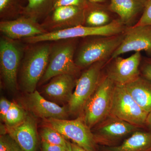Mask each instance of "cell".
I'll list each match as a JSON object with an SVG mask.
<instances>
[{
  "instance_id": "6da1fadb",
  "label": "cell",
  "mask_w": 151,
  "mask_h": 151,
  "mask_svg": "<svg viewBox=\"0 0 151 151\" xmlns=\"http://www.w3.org/2000/svg\"><path fill=\"white\" fill-rule=\"evenodd\" d=\"M124 36L125 32L116 35L84 37L76 50V64L81 69L95 63L109 60L122 43Z\"/></svg>"
},
{
  "instance_id": "7a4b0ae2",
  "label": "cell",
  "mask_w": 151,
  "mask_h": 151,
  "mask_svg": "<svg viewBox=\"0 0 151 151\" xmlns=\"http://www.w3.org/2000/svg\"><path fill=\"white\" fill-rule=\"evenodd\" d=\"M32 44L25 50L21 68L20 82L25 92L32 93L45 73L48 65L51 44Z\"/></svg>"
},
{
  "instance_id": "3957f363",
  "label": "cell",
  "mask_w": 151,
  "mask_h": 151,
  "mask_svg": "<svg viewBox=\"0 0 151 151\" xmlns=\"http://www.w3.org/2000/svg\"><path fill=\"white\" fill-rule=\"evenodd\" d=\"M78 38L55 41L51 44L48 65L40 80L45 83L60 74L76 76L81 70L74 61Z\"/></svg>"
},
{
  "instance_id": "277c9868",
  "label": "cell",
  "mask_w": 151,
  "mask_h": 151,
  "mask_svg": "<svg viewBox=\"0 0 151 151\" xmlns=\"http://www.w3.org/2000/svg\"><path fill=\"white\" fill-rule=\"evenodd\" d=\"M116 84L105 74L89 98L83 110L82 117L85 124L92 129L107 118L111 113Z\"/></svg>"
},
{
  "instance_id": "5b68a950",
  "label": "cell",
  "mask_w": 151,
  "mask_h": 151,
  "mask_svg": "<svg viewBox=\"0 0 151 151\" xmlns=\"http://www.w3.org/2000/svg\"><path fill=\"white\" fill-rule=\"evenodd\" d=\"M127 27L119 18L110 24L102 27H92L79 25L67 29L47 32L41 35L25 39L23 40L27 43L32 44L95 36L114 35L124 32Z\"/></svg>"
},
{
  "instance_id": "8992f818",
  "label": "cell",
  "mask_w": 151,
  "mask_h": 151,
  "mask_svg": "<svg viewBox=\"0 0 151 151\" xmlns=\"http://www.w3.org/2000/svg\"><path fill=\"white\" fill-rule=\"evenodd\" d=\"M108 60L90 65L76 80L75 90L68 101V111L73 114L83 112L85 105L97 88Z\"/></svg>"
},
{
  "instance_id": "52a82bcc",
  "label": "cell",
  "mask_w": 151,
  "mask_h": 151,
  "mask_svg": "<svg viewBox=\"0 0 151 151\" xmlns=\"http://www.w3.org/2000/svg\"><path fill=\"white\" fill-rule=\"evenodd\" d=\"M110 115L139 128H146L148 113L136 103L125 85L116 84Z\"/></svg>"
},
{
  "instance_id": "ba28073f",
  "label": "cell",
  "mask_w": 151,
  "mask_h": 151,
  "mask_svg": "<svg viewBox=\"0 0 151 151\" xmlns=\"http://www.w3.org/2000/svg\"><path fill=\"white\" fill-rule=\"evenodd\" d=\"M24 55V49L17 40L4 36L0 40V68L3 81L8 89L16 91L17 73Z\"/></svg>"
},
{
  "instance_id": "9c48e42d",
  "label": "cell",
  "mask_w": 151,
  "mask_h": 151,
  "mask_svg": "<svg viewBox=\"0 0 151 151\" xmlns=\"http://www.w3.org/2000/svg\"><path fill=\"white\" fill-rule=\"evenodd\" d=\"M47 125L54 128L65 139H70L88 151H97V144L91 129L85 124L83 118L72 120L45 119Z\"/></svg>"
},
{
  "instance_id": "30bf717a",
  "label": "cell",
  "mask_w": 151,
  "mask_h": 151,
  "mask_svg": "<svg viewBox=\"0 0 151 151\" xmlns=\"http://www.w3.org/2000/svg\"><path fill=\"white\" fill-rule=\"evenodd\" d=\"M142 57L137 52L124 58L120 56L109 59L106 63L105 75L116 84L126 85L137 78Z\"/></svg>"
},
{
  "instance_id": "8fae6325",
  "label": "cell",
  "mask_w": 151,
  "mask_h": 151,
  "mask_svg": "<svg viewBox=\"0 0 151 151\" xmlns=\"http://www.w3.org/2000/svg\"><path fill=\"white\" fill-rule=\"evenodd\" d=\"M96 126L92 131L94 140L97 145L105 147L115 146L122 138L139 129L111 115Z\"/></svg>"
},
{
  "instance_id": "7c38bea8",
  "label": "cell",
  "mask_w": 151,
  "mask_h": 151,
  "mask_svg": "<svg viewBox=\"0 0 151 151\" xmlns=\"http://www.w3.org/2000/svg\"><path fill=\"white\" fill-rule=\"evenodd\" d=\"M84 8L60 6L53 9L41 24L49 32L84 25Z\"/></svg>"
},
{
  "instance_id": "4fadbf2b",
  "label": "cell",
  "mask_w": 151,
  "mask_h": 151,
  "mask_svg": "<svg viewBox=\"0 0 151 151\" xmlns=\"http://www.w3.org/2000/svg\"><path fill=\"white\" fill-rule=\"evenodd\" d=\"M0 31L4 36L14 40H23L48 32L37 21L24 15L1 21Z\"/></svg>"
},
{
  "instance_id": "5bb4252c",
  "label": "cell",
  "mask_w": 151,
  "mask_h": 151,
  "mask_svg": "<svg viewBox=\"0 0 151 151\" xmlns=\"http://www.w3.org/2000/svg\"><path fill=\"white\" fill-rule=\"evenodd\" d=\"M142 51L151 56V25H133L127 27L124 39L110 59L129 52Z\"/></svg>"
},
{
  "instance_id": "9a60e30c",
  "label": "cell",
  "mask_w": 151,
  "mask_h": 151,
  "mask_svg": "<svg viewBox=\"0 0 151 151\" xmlns=\"http://www.w3.org/2000/svg\"><path fill=\"white\" fill-rule=\"evenodd\" d=\"M11 135L23 151H37L38 137L36 122L34 118L28 114L22 123L15 127H6Z\"/></svg>"
},
{
  "instance_id": "2e32d148",
  "label": "cell",
  "mask_w": 151,
  "mask_h": 151,
  "mask_svg": "<svg viewBox=\"0 0 151 151\" xmlns=\"http://www.w3.org/2000/svg\"><path fill=\"white\" fill-rule=\"evenodd\" d=\"M29 94L28 107L35 116L45 120L50 118L66 119L69 111L67 108L46 100L37 90Z\"/></svg>"
},
{
  "instance_id": "e0dca14e",
  "label": "cell",
  "mask_w": 151,
  "mask_h": 151,
  "mask_svg": "<svg viewBox=\"0 0 151 151\" xmlns=\"http://www.w3.org/2000/svg\"><path fill=\"white\" fill-rule=\"evenodd\" d=\"M84 26L99 27L110 24L119 17L111 10L109 2L106 3L87 1L84 8Z\"/></svg>"
},
{
  "instance_id": "ac0fdd59",
  "label": "cell",
  "mask_w": 151,
  "mask_h": 151,
  "mask_svg": "<svg viewBox=\"0 0 151 151\" xmlns=\"http://www.w3.org/2000/svg\"><path fill=\"white\" fill-rule=\"evenodd\" d=\"M75 77L67 74L55 76L44 87V93L52 100L68 102L76 84Z\"/></svg>"
},
{
  "instance_id": "d6986e66",
  "label": "cell",
  "mask_w": 151,
  "mask_h": 151,
  "mask_svg": "<svg viewBox=\"0 0 151 151\" xmlns=\"http://www.w3.org/2000/svg\"><path fill=\"white\" fill-rule=\"evenodd\" d=\"M145 0H109V7L126 26L133 23L142 14Z\"/></svg>"
},
{
  "instance_id": "ffe728a7",
  "label": "cell",
  "mask_w": 151,
  "mask_h": 151,
  "mask_svg": "<svg viewBox=\"0 0 151 151\" xmlns=\"http://www.w3.org/2000/svg\"><path fill=\"white\" fill-rule=\"evenodd\" d=\"M127 90L142 109L151 112V81L140 75L125 85Z\"/></svg>"
},
{
  "instance_id": "44dd1931",
  "label": "cell",
  "mask_w": 151,
  "mask_h": 151,
  "mask_svg": "<svg viewBox=\"0 0 151 151\" xmlns=\"http://www.w3.org/2000/svg\"><path fill=\"white\" fill-rule=\"evenodd\" d=\"M101 151H151V133L138 130L119 145L104 146Z\"/></svg>"
},
{
  "instance_id": "7402d4cb",
  "label": "cell",
  "mask_w": 151,
  "mask_h": 151,
  "mask_svg": "<svg viewBox=\"0 0 151 151\" xmlns=\"http://www.w3.org/2000/svg\"><path fill=\"white\" fill-rule=\"evenodd\" d=\"M22 15L30 17L38 21L45 18L53 9L54 0H27Z\"/></svg>"
},
{
  "instance_id": "603a6c76",
  "label": "cell",
  "mask_w": 151,
  "mask_h": 151,
  "mask_svg": "<svg viewBox=\"0 0 151 151\" xmlns=\"http://www.w3.org/2000/svg\"><path fill=\"white\" fill-rule=\"evenodd\" d=\"M27 0H0V17L2 20H11L22 16Z\"/></svg>"
},
{
  "instance_id": "cb8c5ba5",
  "label": "cell",
  "mask_w": 151,
  "mask_h": 151,
  "mask_svg": "<svg viewBox=\"0 0 151 151\" xmlns=\"http://www.w3.org/2000/svg\"><path fill=\"white\" fill-rule=\"evenodd\" d=\"M27 115L22 107L14 102H12L5 120L6 127H12L19 125L24 121Z\"/></svg>"
},
{
  "instance_id": "d4e9b609",
  "label": "cell",
  "mask_w": 151,
  "mask_h": 151,
  "mask_svg": "<svg viewBox=\"0 0 151 151\" xmlns=\"http://www.w3.org/2000/svg\"><path fill=\"white\" fill-rule=\"evenodd\" d=\"M40 136L42 140L47 142L67 147L68 142L64 137L54 128L47 125L43 127L40 132Z\"/></svg>"
},
{
  "instance_id": "484cf974",
  "label": "cell",
  "mask_w": 151,
  "mask_h": 151,
  "mask_svg": "<svg viewBox=\"0 0 151 151\" xmlns=\"http://www.w3.org/2000/svg\"><path fill=\"white\" fill-rule=\"evenodd\" d=\"M0 151H23L13 138L6 134L0 136Z\"/></svg>"
},
{
  "instance_id": "4316f807",
  "label": "cell",
  "mask_w": 151,
  "mask_h": 151,
  "mask_svg": "<svg viewBox=\"0 0 151 151\" xmlns=\"http://www.w3.org/2000/svg\"><path fill=\"white\" fill-rule=\"evenodd\" d=\"M142 25L151 26V0H145V5L142 15L135 26Z\"/></svg>"
},
{
  "instance_id": "83f0119b",
  "label": "cell",
  "mask_w": 151,
  "mask_h": 151,
  "mask_svg": "<svg viewBox=\"0 0 151 151\" xmlns=\"http://www.w3.org/2000/svg\"><path fill=\"white\" fill-rule=\"evenodd\" d=\"M140 71L142 76L151 81V56L142 58Z\"/></svg>"
},
{
  "instance_id": "f1b7e54d",
  "label": "cell",
  "mask_w": 151,
  "mask_h": 151,
  "mask_svg": "<svg viewBox=\"0 0 151 151\" xmlns=\"http://www.w3.org/2000/svg\"><path fill=\"white\" fill-rule=\"evenodd\" d=\"M87 1V0H54L53 9L60 6H77L84 8Z\"/></svg>"
},
{
  "instance_id": "f546056e",
  "label": "cell",
  "mask_w": 151,
  "mask_h": 151,
  "mask_svg": "<svg viewBox=\"0 0 151 151\" xmlns=\"http://www.w3.org/2000/svg\"><path fill=\"white\" fill-rule=\"evenodd\" d=\"M68 145L67 147L53 145L43 140H42L41 149L42 151H66L68 149Z\"/></svg>"
},
{
  "instance_id": "4dcf8cb0",
  "label": "cell",
  "mask_w": 151,
  "mask_h": 151,
  "mask_svg": "<svg viewBox=\"0 0 151 151\" xmlns=\"http://www.w3.org/2000/svg\"><path fill=\"white\" fill-rule=\"evenodd\" d=\"M12 102L4 97L0 100V118L2 122H4L6 115L9 110Z\"/></svg>"
},
{
  "instance_id": "1f68e13d",
  "label": "cell",
  "mask_w": 151,
  "mask_h": 151,
  "mask_svg": "<svg viewBox=\"0 0 151 151\" xmlns=\"http://www.w3.org/2000/svg\"><path fill=\"white\" fill-rule=\"evenodd\" d=\"M146 128L151 133V112L149 113L147 117L146 123Z\"/></svg>"
},
{
  "instance_id": "d6a6232c",
  "label": "cell",
  "mask_w": 151,
  "mask_h": 151,
  "mask_svg": "<svg viewBox=\"0 0 151 151\" xmlns=\"http://www.w3.org/2000/svg\"><path fill=\"white\" fill-rule=\"evenodd\" d=\"M71 143L72 151H88L74 143Z\"/></svg>"
},
{
  "instance_id": "836d02e7",
  "label": "cell",
  "mask_w": 151,
  "mask_h": 151,
  "mask_svg": "<svg viewBox=\"0 0 151 151\" xmlns=\"http://www.w3.org/2000/svg\"><path fill=\"white\" fill-rule=\"evenodd\" d=\"M87 1L93 3H106L109 2V0H87Z\"/></svg>"
},
{
  "instance_id": "e575fe53",
  "label": "cell",
  "mask_w": 151,
  "mask_h": 151,
  "mask_svg": "<svg viewBox=\"0 0 151 151\" xmlns=\"http://www.w3.org/2000/svg\"><path fill=\"white\" fill-rule=\"evenodd\" d=\"M66 151H72V149H71V143L69 142L68 143V149Z\"/></svg>"
}]
</instances>
